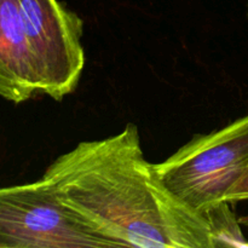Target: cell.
I'll return each mask as SVG.
<instances>
[{
    "label": "cell",
    "mask_w": 248,
    "mask_h": 248,
    "mask_svg": "<svg viewBox=\"0 0 248 248\" xmlns=\"http://www.w3.org/2000/svg\"><path fill=\"white\" fill-rule=\"evenodd\" d=\"M155 166L172 193L205 216L248 171V115L196 135Z\"/></svg>",
    "instance_id": "obj_2"
},
{
    "label": "cell",
    "mask_w": 248,
    "mask_h": 248,
    "mask_svg": "<svg viewBox=\"0 0 248 248\" xmlns=\"http://www.w3.org/2000/svg\"><path fill=\"white\" fill-rule=\"evenodd\" d=\"M39 91L17 0H0V97L22 103Z\"/></svg>",
    "instance_id": "obj_5"
},
{
    "label": "cell",
    "mask_w": 248,
    "mask_h": 248,
    "mask_svg": "<svg viewBox=\"0 0 248 248\" xmlns=\"http://www.w3.org/2000/svg\"><path fill=\"white\" fill-rule=\"evenodd\" d=\"M114 247L43 179L0 188V248Z\"/></svg>",
    "instance_id": "obj_3"
},
{
    "label": "cell",
    "mask_w": 248,
    "mask_h": 248,
    "mask_svg": "<svg viewBox=\"0 0 248 248\" xmlns=\"http://www.w3.org/2000/svg\"><path fill=\"white\" fill-rule=\"evenodd\" d=\"M39 91L55 101L74 92L85 68L84 22L58 0H17Z\"/></svg>",
    "instance_id": "obj_4"
},
{
    "label": "cell",
    "mask_w": 248,
    "mask_h": 248,
    "mask_svg": "<svg viewBox=\"0 0 248 248\" xmlns=\"http://www.w3.org/2000/svg\"><path fill=\"white\" fill-rule=\"evenodd\" d=\"M225 202L236 203L241 201H248V171L242 176V178L228 191L224 198Z\"/></svg>",
    "instance_id": "obj_7"
},
{
    "label": "cell",
    "mask_w": 248,
    "mask_h": 248,
    "mask_svg": "<svg viewBox=\"0 0 248 248\" xmlns=\"http://www.w3.org/2000/svg\"><path fill=\"white\" fill-rule=\"evenodd\" d=\"M239 220H240V223H241L242 227L248 228V215L242 216V217H240Z\"/></svg>",
    "instance_id": "obj_8"
},
{
    "label": "cell",
    "mask_w": 248,
    "mask_h": 248,
    "mask_svg": "<svg viewBox=\"0 0 248 248\" xmlns=\"http://www.w3.org/2000/svg\"><path fill=\"white\" fill-rule=\"evenodd\" d=\"M41 179L114 247L216 248L205 216L172 193L145 159L135 124L79 143Z\"/></svg>",
    "instance_id": "obj_1"
},
{
    "label": "cell",
    "mask_w": 248,
    "mask_h": 248,
    "mask_svg": "<svg viewBox=\"0 0 248 248\" xmlns=\"http://www.w3.org/2000/svg\"><path fill=\"white\" fill-rule=\"evenodd\" d=\"M247 16H248V0H247Z\"/></svg>",
    "instance_id": "obj_9"
},
{
    "label": "cell",
    "mask_w": 248,
    "mask_h": 248,
    "mask_svg": "<svg viewBox=\"0 0 248 248\" xmlns=\"http://www.w3.org/2000/svg\"><path fill=\"white\" fill-rule=\"evenodd\" d=\"M230 205L232 203L223 201L205 213L216 247H248V241L241 230V223L230 210Z\"/></svg>",
    "instance_id": "obj_6"
}]
</instances>
